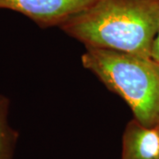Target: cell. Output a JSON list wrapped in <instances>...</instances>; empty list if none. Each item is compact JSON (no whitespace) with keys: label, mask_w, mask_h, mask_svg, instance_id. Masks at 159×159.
<instances>
[{"label":"cell","mask_w":159,"mask_h":159,"mask_svg":"<svg viewBox=\"0 0 159 159\" xmlns=\"http://www.w3.org/2000/svg\"><path fill=\"white\" fill-rule=\"evenodd\" d=\"M59 28L85 47L151 57L159 0H95Z\"/></svg>","instance_id":"cell-1"},{"label":"cell","mask_w":159,"mask_h":159,"mask_svg":"<svg viewBox=\"0 0 159 159\" xmlns=\"http://www.w3.org/2000/svg\"><path fill=\"white\" fill-rule=\"evenodd\" d=\"M81 62L111 91L119 95L142 125L159 123V63L108 49L86 47Z\"/></svg>","instance_id":"cell-2"},{"label":"cell","mask_w":159,"mask_h":159,"mask_svg":"<svg viewBox=\"0 0 159 159\" xmlns=\"http://www.w3.org/2000/svg\"><path fill=\"white\" fill-rule=\"evenodd\" d=\"M151 58L156 62L159 63V29L157 36L154 40L152 50H151Z\"/></svg>","instance_id":"cell-6"},{"label":"cell","mask_w":159,"mask_h":159,"mask_svg":"<svg viewBox=\"0 0 159 159\" xmlns=\"http://www.w3.org/2000/svg\"><path fill=\"white\" fill-rule=\"evenodd\" d=\"M95 0H0V8L22 13L41 28L59 27Z\"/></svg>","instance_id":"cell-3"},{"label":"cell","mask_w":159,"mask_h":159,"mask_svg":"<svg viewBox=\"0 0 159 159\" xmlns=\"http://www.w3.org/2000/svg\"><path fill=\"white\" fill-rule=\"evenodd\" d=\"M9 99L0 94V159H14L19 133L8 121Z\"/></svg>","instance_id":"cell-5"},{"label":"cell","mask_w":159,"mask_h":159,"mask_svg":"<svg viewBox=\"0 0 159 159\" xmlns=\"http://www.w3.org/2000/svg\"><path fill=\"white\" fill-rule=\"evenodd\" d=\"M121 159H159V123L147 126L130 120L122 136Z\"/></svg>","instance_id":"cell-4"}]
</instances>
